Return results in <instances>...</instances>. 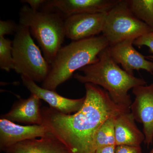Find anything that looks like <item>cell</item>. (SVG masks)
I'll return each instance as SVG.
<instances>
[{"mask_svg": "<svg viewBox=\"0 0 153 153\" xmlns=\"http://www.w3.org/2000/svg\"><path fill=\"white\" fill-rule=\"evenodd\" d=\"M85 95L81 109L66 114L50 107L41 108L43 125L60 141L69 153H95L99 128L107 120L130 108L116 104L106 90L98 85L85 83Z\"/></svg>", "mask_w": 153, "mask_h": 153, "instance_id": "1", "label": "cell"}, {"mask_svg": "<svg viewBox=\"0 0 153 153\" xmlns=\"http://www.w3.org/2000/svg\"><path fill=\"white\" fill-rule=\"evenodd\" d=\"M79 71L83 74L74 75L77 81L101 86L116 104L130 109L132 102L129 91L147 83L144 79L128 74L121 68L110 55L108 47L100 53L98 61Z\"/></svg>", "mask_w": 153, "mask_h": 153, "instance_id": "2", "label": "cell"}, {"mask_svg": "<svg viewBox=\"0 0 153 153\" xmlns=\"http://www.w3.org/2000/svg\"><path fill=\"white\" fill-rule=\"evenodd\" d=\"M109 46L106 38L102 35L72 41L61 47L50 65L49 74L41 87L56 91L75 71L98 61L100 53Z\"/></svg>", "mask_w": 153, "mask_h": 153, "instance_id": "3", "label": "cell"}, {"mask_svg": "<svg viewBox=\"0 0 153 153\" xmlns=\"http://www.w3.org/2000/svg\"><path fill=\"white\" fill-rule=\"evenodd\" d=\"M19 16V24L29 28L51 65L66 37L65 19L55 12L33 10L27 5L21 9Z\"/></svg>", "mask_w": 153, "mask_h": 153, "instance_id": "4", "label": "cell"}, {"mask_svg": "<svg viewBox=\"0 0 153 153\" xmlns=\"http://www.w3.org/2000/svg\"><path fill=\"white\" fill-rule=\"evenodd\" d=\"M13 70L35 82H43L49 72L50 65L32 38L28 27L19 24L13 41Z\"/></svg>", "mask_w": 153, "mask_h": 153, "instance_id": "5", "label": "cell"}, {"mask_svg": "<svg viewBox=\"0 0 153 153\" xmlns=\"http://www.w3.org/2000/svg\"><path fill=\"white\" fill-rule=\"evenodd\" d=\"M152 31L132 13L126 0H119L107 14L102 35L111 46L130 38L137 39Z\"/></svg>", "mask_w": 153, "mask_h": 153, "instance_id": "6", "label": "cell"}, {"mask_svg": "<svg viewBox=\"0 0 153 153\" xmlns=\"http://www.w3.org/2000/svg\"><path fill=\"white\" fill-rule=\"evenodd\" d=\"M119 0H49L42 10L60 14L65 19L77 14L108 13Z\"/></svg>", "mask_w": 153, "mask_h": 153, "instance_id": "7", "label": "cell"}, {"mask_svg": "<svg viewBox=\"0 0 153 153\" xmlns=\"http://www.w3.org/2000/svg\"><path fill=\"white\" fill-rule=\"evenodd\" d=\"M135 100L130 106L135 121L142 123L145 144L149 147L153 141V82L149 85L134 88Z\"/></svg>", "mask_w": 153, "mask_h": 153, "instance_id": "8", "label": "cell"}, {"mask_svg": "<svg viewBox=\"0 0 153 153\" xmlns=\"http://www.w3.org/2000/svg\"><path fill=\"white\" fill-rule=\"evenodd\" d=\"M107 13L77 14L65 19L66 36L72 41L95 37L102 33Z\"/></svg>", "mask_w": 153, "mask_h": 153, "instance_id": "9", "label": "cell"}, {"mask_svg": "<svg viewBox=\"0 0 153 153\" xmlns=\"http://www.w3.org/2000/svg\"><path fill=\"white\" fill-rule=\"evenodd\" d=\"M135 39L130 38L108 47L110 55L113 60L120 64L123 69L128 74L134 75V70H146L153 72V61L147 60L145 56L134 48Z\"/></svg>", "mask_w": 153, "mask_h": 153, "instance_id": "10", "label": "cell"}, {"mask_svg": "<svg viewBox=\"0 0 153 153\" xmlns=\"http://www.w3.org/2000/svg\"><path fill=\"white\" fill-rule=\"evenodd\" d=\"M50 134L44 125L21 126L5 119H0V149L6 148L26 140L42 137Z\"/></svg>", "mask_w": 153, "mask_h": 153, "instance_id": "11", "label": "cell"}, {"mask_svg": "<svg viewBox=\"0 0 153 153\" xmlns=\"http://www.w3.org/2000/svg\"><path fill=\"white\" fill-rule=\"evenodd\" d=\"M22 82L31 94L46 102L49 107L66 114L75 113L81 109L84 103L85 96L72 99L64 97L55 91L48 90L38 86L36 82L27 76H21Z\"/></svg>", "mask_w": 153, "mask_h": 153, "instance_id": "12", "label": "cell"}, {"mask_svg": "<svg viewBox=\"0 0 153 153\" xmlns=\"http://www.w3.org/2000/svg\"><path fill=\"white\" fill-rule=\"evenodd\" d=\"M41 101L37 96L31 94L28 98L16 101L10 111L1 118L14 123L43 125Z\"/></svg>", "mask_w": 153, "mask_h": 153, "instance_id": "13", "label": "cell"}, {"mask_svg": "<svg viewBox=\"0 0 153 153\" xmlns=\"http://www.w3.org/2000/svg\"><path fill=\"white\" fill-rule=\"evenodd\" d=\"M3 152L6 153H69L66 146L51 134L39 139L17 143Z\"/></svg>", "mask_w": 153, "mask_h": 153, "instance_id": "14", "label": "cell"}, {"mask_svg": "<svg viewBox=\"0 0 153 153\" xmlns=\"http://www.w3.org/2000/svg\"><path fill=\"white\" fill-rule=\"evenodd\" d=\"M114 131L116 146H137L145 140L144 134L137 127L131 111L115 117Z\"/></svg>", "mask_w": 153, "mask_h": 153, "instance_id": "15", "label": "cell"}, {"mask_svg": "<svg viewBox=\"0 0 153 153\" xmlns=\"http://www.w3.org/2000/svg\"><path fill=\"white\" fill-rule=\"evenodd\" d=\"M130 10L135 17L153 30V0H126Z\"/></svg>", "mask_w": 153, "mask_h": 153, "instance_id": "16", "label": "cell"}, {"mask_svg": "<svg viewBox=\"0 0 153 153\" xmlns=\"http://www.w3.org/2000/svg\"><path fill=\"white\" fill-rule=\"evenodd\" d=\"M115 117L107 120L99 128L96 138L97 149L105 146H116L114 131Z\"/></svg>", "mask_w": 153, "mask_h": 153, "instance_id": "17", "label": "cell"}, {"mask_svg": "<svg viewBox=\"0 0 153 153\" xmlns=\"http://www.w3.org/2000/svg\"><path fill=\"white\" fill-rule=\"evenodd\" d=\"M0 68L7 72L14 68L13 41L4 37H0Z\"/></svg>", "mask_w": 153, "mask_h": 153, "instance_id": "18", "label": "cell"}, {"mask_svg": "<svg viewBox=\"0 0 153 153\" xmlns=\"http://www.w3.org/2000/svg\"><path fill=\"white\" fill-rule=\"evenodd\" d=\"M17 25L13 20L0 21V37H4L5 35L15 34L19 28Z\"/></svg>", "mask_w": 153, "mask_h": 153, "instance_id": "19", "label": "cell"}, {"mask_svg": "<svg viewBox=\"0 0 153 153\" xmlns=\"http://www.w3.org/2000/svg\"><path fill=\"white\" fill-rule=\"evenodd\" d=\"M133 45L139 48L146 46L149 48V52L153 54V31L137 38L134 41Z\"/></svg>", "mask_w": 153, "mask_h": 153, "instance_id": "20", "label": "cell"}, {"mask_svg": "<svg viewBox=\"0 0 153 153\" xmlns=\"http://www.w3.org/2000/svg\"><path fill=\"white\" fill-rule=\"evenodd\" d=\"M114 153H142V149L140 146H116Z\"/></svg>", "mask_w": 153, "mask_h": 153, "instance_id": "21", "label": "cell"}, {"mask_svg": "<svg viewBox=\"0 0 153 153\" xmlns=\"http://www.w3.org/2000/svg\"><path fill=\"white\" fill-rule=\"evenodd\" d=\"M46 0H24L22 2L27 4L32 10L35 11H39L40 8L43 7Z\"/></svg>", "mask_w": 153, "mask_h": 153, "instance_id": "22", "label": "cell"}, {"mask_svg": "<svg viewBox=\"0 0 153 153\" xmlns=\"http://www.w3.org/2000/svg\"><path fill=\"white\" fill-rule=\"evenodd\" d=\"M116 146H109L97 149L95 153H114Z\"/></svg>", "mask_w": 153, "mask_h": 153, "instance_id": "23", "label": "cell"}, {"mask_svg": "<svg viewBox=\"0 0 153 153\" xmlns=\"http://www.w3.org/2000/svg\"><path fill=\"white\" fill-rule=\"evenodd\" d=\"M147 59H149L153 61V55H149V56H146Z\"/></svg>", "mask_w": 153, "mask_h": 153, "instance_id": "24", "label": "cell"}, {"mask_svg": "<svg viewBox=\"0 0 153 153\" xmlns=\"http://www.w3.org/2000/svg\"><path fill=\"white\" fill-rule=\"evenodd\" d=\"M149 153H153V148L152 149V150L151 151V152H150Z\"/></svg>", "mask_w": 153, "mask_h": 153, "instance_id": "25", "label": "cell"}]
</instances>
